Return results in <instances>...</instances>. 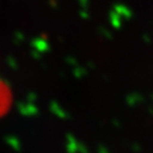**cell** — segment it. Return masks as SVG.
<instances>
[{
	"label": "cell",
	"mask_w": 153,
	"mask_h": 153,
	"mask_svg": "<svg viewBox=\"0 0 153 153\" xmlns=\"http://www.w3.org/2000/svg\"><path fill=\"white\" fill-rule=\"evenodd\" d=\"M11 104V94L9 87L0 81V117L7 112Z\"/></svg>",
	"instance_id": "1"
}]
</instances>
